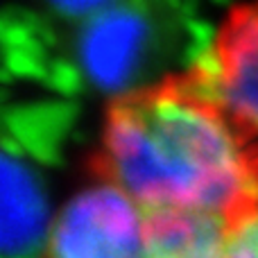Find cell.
I'll return each mask as SVG.
<instances>
[{
    "label": "cell",
    "instance_id": "obj_5",
    "mask_svg": "<svg viewBox=\"0 0 258 258\" xmlns=\"http://www.w3.org/2000/svg\"><path fill=\"white\" fill-rule=\"evenodd\" d=\"M48 206L39 174L18 154H3V249L7 258H32L48 242Z\"/></svg>",
    "mask_w": 258,
    "mask_h": 258
},
{
    "label": "cell",
    "instance_id": "obj_6",
    "mask_svg": "<svg viewBox=\"0 0 258 258\" xmlns=\"http://www.w3.org/2000/svg\"><path fill=\"white\" fill-rule=\"evenodd\" d=\"M229 218L192 211L145 213L143 258H218Z\"/></svg>",
    "mask_w": 258,
    "mask_h": 258
},
{
    "label": "cell",
    "instance_id": "obj_1",
    "mask_svg": "<svg viewBox=\"0 0 258 258\" xmlns=\"http://www.w3.org/2000/svg\"><path fill=\"white\" fill-rule=\"evenodd\" d=\"M91 170L143 213L231 218L258 202V136L188 71L111 100Z\"/></svg>",
    "mask_w": 258,
    "mask_h": 258
},
{
    "label": "cell",
    "instance_id": "obj_3",
    "mask_svg": "<svg viewBox=\"0 0 258 258\" xmlns=\"http://www.w3.org/2000/svg\"><path fill=\"white\" fill-rule=\"evenodd\" d=\"M190 71L258 136V0L238 5L224 18L213 45Z\"/></svg>",
    "mask_w": 258,
    "mask_h": 258
},
{
    "label": "cell",
    "instance_id": "obj_7",
    "mask_svg": "<svg viewBox=\"0 0 258 258\" xmlns=\"http://www.w3.org/2000/svg\"><path fill=\"white\" fill-rule=\"evenodd\" d=\"M218 258H258V202L229 218Z\"/></svg>",
    "mask_w": 258,
    "mask_h": 258
},
{
    "label": "cell",
    "instance_id": "obj_8",
    "mask_svg": "<svg viewBox=\"0 0 258 258\" xmlns=\"http://www.w3.org/2000/svg\"><path fill=\"white\" fill-rule=\"evenodd\" d=\"M59 12L68 14V16H84L91 18L95 14L104 12V9L113 7V0H50Z\"/></svg>",
    "mask_w": 258,
    "mask_h": 258
},
{
    "label": "cell",
    "instance_id": "obj_4",
    "mask_svg": "<svg viewBox=\"0 0 258 258\" xmlns=\"http://www.w3.org/2000/svg\"><path fill=\"white\" fill-rule=\"evenodd\" d=\"M75 48L80 68L91 84L104 91H122L147 63L152 25L141 9L113 5L84 18Z\"/></svg>",
    "mask_w": 258,
    "mask_h": 258
},
{
    "label": "cell",
    "instance_id": "obj_2",
    "mask_svg": "<svg viewBox=\"0 0 258 258\" xmlns=\"http://www.w3.org/2000/svg\"><path fill=\"white\" fill-rule=\"evenodd\" d=\"M145 213L118 186L95 179L63 204L41 258H143Z\"/></svg>",
    "mask_w": 258,
    "mask_h": 258
}]
</instances>
